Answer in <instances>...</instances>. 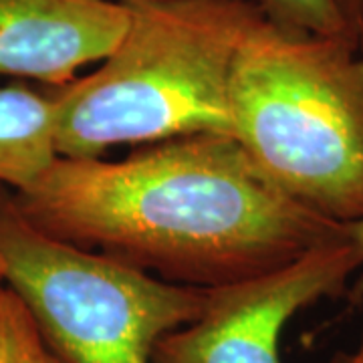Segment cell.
<instances>
[{"label":"cell","instance_id":"8","mask_svg":"<svg viewBox=\"0 0 363 363\" xmlns=\"http://www.w3.org/2000/svg\"><path fill=\"white\" fill-rule=\"evenodd\" d=\"M262 16L283 30L315 37L353 39L337 0H255ZM362 47V45H359Z\"/></svg>","mask_w":363,"mask_h":363},{"label":"cell","instance_id":"11","mask_svg":"<svg viewBox=\"0 0 363 363\" xmlns=\"http://www.w3.org/2000/svg\"><path fill=\"white\" fill-rule=\"evenodd\" d=\"M347 233H350L351 238H353V240L363 248V218L347 224ZM345 295L350 297V301L353 303V305H359V303H363V269L359 271V274L355 277V281L351 283Z\"/></svg>","mask_w":363,"mask_h":363},{"label":"cell","instance_id":"14","mask_svg":"<svg viewBox=\"0 0 363 363\" xmlns=\"http://www.w3.org/2000/svg\"><path fill=\"white\" fill-rule=\"evenodd\" d=\"M4 291H6V283H4V272H2V267H0V303H2Z\"/></svg>","mask_w":363,"mask_h":363},{"label":"cell","instance_id":"10","mask_svg":"<svg viewBox=\"0 0 363 363\" xmlns=\"http://www.w3.org/2000/svg\"><path fill=\"white\" fill-rule=\"evenodd\" d=\"M353 39L363 47V0H337Z\"/></svg>","mask_w":363,"mask_h":363},{"label":"cell","instance_id":"9","mask_svg":"<svg viewBox=\"0 0 363 363\" xmlns=\"http://www.w3.org/2000/svg\"><path fill=\"white\" fill-rule=\"evenodd\" d=\"M0 363H63L9 286L0 303Z\"/></svg>","mask_w":363,"mask_h":363},{"label":"cell","instance_id":"7","mask_svg":"<svg viewBox=\"0 0 363 363\" xmlns=\"http://www.w3.org/2000/svg\"><path fill=\"white\" fill-rule=\"evenodd\" d=\"M55 109L47 87H0V188L21 190L57 157Z\"/></svg>","mask_w":363,"mask_h":363},{"label":"cell","instance_id":"1","mask_svg":"<svg viewBox=\"0 0 363 363\" xmlns=\"http://www.w3.org/2000/svg\"><path fill=\"white\" fill-rule=\"evenodd\" d=\"M39 230L168 283L247 281L347 236L260 174L228 133L145 143L123 160L57 156L11 190Z\"/></svg>","mask_w":363,"mask_h":363},{"label":"cell","instance_id":"12","mask_svg":"<svg viewBox=\"0 0 363 363\" xmlns=\"http://www.w3.org/2000/svg\"><path fill=\"white\" fill-rule=\"evenodd\" d=\"M333 363H363V327L355 347L347 351V353H339L337 357L333 359Z\"/></svg>","mask_w":363,"mask_h":363},{"label":"cell","instance_id":"5","mask_svg":"<svg viewBox=\"0 0 363 363\" xmlns=\"http://www.w3.org/2000/svg\"><path fill=\"white\" fill-rule=\"evenodd\" d=\"M362 269L363 248L347 233L271 272L206 289L202 313L160 339L152 363H281L286 323L321 298L345 295Z\"/></svg>","mask_w":363,"mask_h":363},{"label":"cell","instance_id":"4","mask_svg":"<svg viewBox=\"0 0 363 363\" xmlns=\"http://www.w3.org/2000/svg\"><path fill=\"white\" fill-rule=\"evenodd\" d=\"M0 267L63 363H152L160 339L192 323L206 289L168 283L39 230L0 188Z\"/></svg>","mask_w":363,"mask_h":363},{"label":"cell","instance_id":"6","mask_svg":"<svg viewBox=\"0 0 363 363\" xmlns=\"http://www.w3.org/2000/svg\"><path fill=\"white\" fill-rule=\"evenodd\" d=\"M130 18L116 0H0V77L67 85L113 51Z\"/></svg>","mask_w":363,"mask_h":363},{"label":"cell","instance_id":"2","mask_svg":"<svg viewBox=\"0 0 363 363\" xmlns=\"http://www.w3.org/2000/svg\"><path fill=\"white\" fill-rule=\"evenodd\" d=\"M128 30L87 73L47 87L55 152L104 157L194 133H230L234 61L262 18L255 0H166L130 6Z\"/></svg>","mask_w":363,"mask_h":363},{"label":"cell","instance_id":"13","mask_svg":"<svg viewBox=\"0 0 363 363\" xmlns=\"http://www.w3.org/2000/svg\"><path fill=\"white\" fill-rule=\"evenodd\" d=\"M125 6H143V4H156V2H166V0H116Z\"/></svg>","mask_w":363,"mask_h":363},{"label":"cell","instance_id":"3","mask_svg":"<svg viewBox=\"0 0 363 363\" xmlns=\"http://www.w3.org/2000/svg\"><path fill=\"white\" fill-rule=\"evenodd\" d=\"M230 133L272 186L339 224L363 218V47L260 18L234 61Z\"/></svg>","mask_w":363,"mask_h":363}]
</instances>
